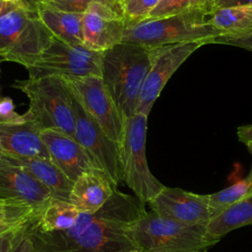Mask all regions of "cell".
I'll use <instances>...</instances> for the list:
<instances>
[{
	"label": "cell",
	"instance_id": "cell-1",
	"mask_svg": "<svg viewBox=\"0 0 252 252\" xmlns=\"http://www.w3.org/2000/svg\"><path fill=\"white\" fill-rule=\"evenodd\" d=\"M145 205L136 196L115 188L109 200L94 214L91 224L77 238L60 244L33 245L36 252H128L135 249L128 230L146 213Z\"/></svg>",
	"mask_w": 252,
	"mask_h": 252
},
{
	"label": "cell",
	"instance_id": "cell-2",
	"mask_svg": "<svg viewBox=\"0 0 252 252\" xmlns=\"http://www.w3.org/2000/svg\"><path fill=\"white\" fill-rule=\"evenodd\" d=\"M151 67V48L120 42L102 52L101 79L124 119L136 113Z\"/></svg>",
	"mask_w": 252,
	"mask_h": 252
},
{
	"label": "cell",
	"instance_id": "cell-3",
	"mask_svg": "<svg viewBox=\"0 0 252 252\" xmlns=\"http://www.w3.org/2000/svg\"><path fill=\"white\" fill-rule=\"evenodd\" d=\"M13 88L24 93L30 107L23 116L40 131L62 132L75 138V112L72 94L61 77L16 81Z\"/></svg>",
	"mask_w": 252,
	"mask_h": 252
},
{
	"label": "cell",
	"instance_id": "cell-4",
	"mask_svg": "<svg viewBox=\"0 0 252 252\" xmlns=\"http://www.w3.org/2000/svg\"><path fill=\"white\" fill-rule=\"evenodd\" d=\"M208 18L199 11L189 9L169 17L147 19L128 25L122 42L149 48L197 41L214 43L222 34L210 24Z\"/></svg>",
	"mask_w": 252,
	"mask_h": 252
},
{
	"label": "cell",
	"instance_id": "cell-5",
	"mask_svg": "<svg viewBox=\"0 0 252 252\" xmlns=\"http://www.w3.org/2000/svg\"><path fill=\"white\" fill-rule=\"evenodd\" d=\"M128 234L141 252H207L217 243L206 237V225H185L153 211H146Z\"/></svg>",
	"mask_w": 252,
	"mask_h": 252
},
{
	"label": "cell",
	"instance_id": "cell-6",
	"mask_svg": "<svg viewBox=\"0 0 252 252\" xmlns=\"http://www.w3.org/2000/svg\"><path fill=\"white\" fill-rule=\"evenodd\" d=\"M52 36L40 21L36 7L22 0L18 7L0 17V60L27 67Z\"/></svg>",
	"mask_w": 252,
	"mask_h": 252
},
{
	"label": "cell",
	"instance_id": "cell-7",
	"mask_svg": "<svg viewBox=\"0 0 252 252\" xmlns=\"http://www.w3.org/2000/svg\"><path fill=\"white\" fill-rule=\"evenodd\" d=\"M148 116L142 113L125 119L119 144L123 182L143 203L148 204L164 185L151 172L146 157Z\"/></svg>",
	"mask_w": 252,
	"mask_h": 252
},
{
	"label": "cell",
	"instance_id": "cell-8",
	"mask_svg": "<svg viewBox=\"0 0 252 252\" xmlns=\"http://www.w3.org/2000/svg\"><path fill=\"white\" fill-rule=\"evenodd\" d=\"M102 52L85 45L69 44L52 36L46 47L26 67L29 78L42 77H101Z\"/></svg>",
	"mask_w": 252,
	"mask_h": 252
},
{
	"label": "cell",
	"instance_id": "cell-9",
	"mask_svg": "<svg viewBox=\"0 0 252 252\" xmlns=\"http://www.w3.org/2000/svg\"><path fill=\"white\" fill-rule=\"evenodd\" d=\"M71 94L76 118V141L84 148L94 165L103 171L115 186L120 185L123 182V174L119 145L113 142L87 113L72 91Z\"/></svg>",
	"mask_w": 252,
	"mask_h": 252
},
{
	"label": "cell",
	"instance_id": "cell-10",
	"mask_svg": "<svg viewBox=\"0 0 252 252\" xmlns=\"http://www.w3.org/2000/svg\"><path fill=\"white\" fill-rule=\"evenodd\" d=\"M87 113L116 144H120L125 119L115 105L101 77L63 78Z\"/></svg>",
	"mask_w": 252,
	"mask_h": 252
},
{
	"label": "cell",
	"instance_id": "cell-11",
	"mask_svg": "<svg viewBox=\"0 0 252 252\" xmlns=\"http://www.w3.org/2000/svg\"><path fill=\"white\" fill-rule=\"evenodd\" d=\"M206 42H185L151 48V67L141 90L136 113L149 116L162 89L176 70Z\"/></svg>",
	"mask_w": 252,
	"mask_h": 252
},
{
	"label": "cell",
	"instance_id": "cell-12",
	"mask_svg": "<svg viewBox=\"0 0 252 252\" xmlns=\"http://www.w3.org/2000/svg\"><path fill=\"white\" fill-rule=\"evenodd\" d=\"M126 20L121 6L105 2H93L84 13L83 45L104 52L122 42Z\"/></svg>",
	"mask_w": 252,
	"mask_h": 252
},
{
	"label": "cell",
	"instance_id": "cell-13",
	"mask_svg": "<svg viewBox=\"0 0 252 252\" xmlns=\"http://www.w3.org/2000/svg\"><path fill=\"white\" fill-rule=\"evenodd\" d=\"M148 205L156 214L185 225H207L212 219L208 194H197L181 188L164 186Z\"/></svg>",
	"mask_w": 252,
	"mask_h": 252
},
{
	"label": "cell",
	"instance_id": "cell-14",
	"mask_svg": "<svg viewBox=\"0 0 252 252\" xmlns=\"http://www.w3.org/2000/svg\"><path fill=\"white\" fill-rule=\"evenodd\" d=\"M0 199L26 203L42 213L53 197L28 171L0 159Z\"/></svg>",
	"mask_w": 252,
	"mask_h": 252
},
{
	"label": "cell",
	"instance_id": "cell-15",
	"mask_svg": "<svg viewBox=\"0 0 252 252\" xmlns=\"http://www.w3.org/2000/svg\"><path fill=\"white\" fill-rule=\"evenodd\" d=\"M40 136L50 160L72 182H75L84 172L97 168L74 137L52 130L41 131Z\"/></svg>",
	"mask_w": 252,
	"mask_h": 252
},
{
	"label": "cell",
	"instance_id": "cell-16",
	"mask_svg": "<svg viewBox=\"0 0 252 252\" xmlns=\"http://www.w3.org/2000/svg\"><path fill=\"white\" fill-rule=\"evenodd\" d=\"M40 130L24 116L20 120L0 121L1 154L12 157L50 159Z\"/></svg>",
	"mask_w": 252,
	"mask_h": 252
},
{
	"label": "cell",
	"instance_id": "cell-17",
	"mask_svg": "<svg viewBox=\"0 0 252 252\" xmlns=\"http://www.w3.org/2000/svg\"><path fill=\"white\" fill-rule=\"evenodd\" d=\"M116 186L100 169L84 172L73 182L69 202L81 213L95 214L112 196Z\"/></svg>",
	"mask_w": 252,
	"mask_h": 252
},
{
	"label": "cell",
	"instance_id": "cell-18",
	"mask_svg": "<svg viewBox=\"0 0 252 252\" xmlns=\"http://www.w3.org/2000/svg\"><path fill=\"white\" fill-rule=\"evenodd\" d=\"M0 159L28 171L51 192L53 199L69 201L73 182L50 159L12 157L3 154H0Z\"/></svg>",
	"mask_w": 252,
	"mask_h": 252
},
{
	"label": "cell",
	"instance_id": "cell-19",
	"mask_svg": "<svg viewBox=\"0 0 252 252\" xmlns=\"http://www.w3.org/2000/svg\"><path fill=\"white\" fill-rule=\"evenodd\" d=\"M37 15L51 34L69 44L83 45L82 13L58 10L43 4L36 7Z\"/></svg>",
	"mask_w": 252,
	"mask_h": 252
},
{
	"label": "cell",
	"instance_id": "cell-20",
	"mask_svg": "<svg viewBox=\"0 0 252 252\" xmlns=\"http://www.w3.org/2000/svg\"><path fill=\"white\" fill-rule=\"evenodd\" d=\"M208 20L221 36L242 38L252 35V4L218 8Z\"/></svg>",
	"mask_w": 252,
	"mask_h": 252
},
{
	"label": "cell",
	"instance_id": "cell-21",
	"mask_svg": "<svg viewBox=\"0 0 252 252\" xmlns=\"http://www.w3.org/2000/svg\"><path fill=\"white\" fill-rule=\"evenodd\" d=\"M252 224V196L236 202L213 218L206 225V237L219 242L226 233Z\"/></svg>",
	"mask_w": 252,
	"mask_h": 252
},
{
	"label": "cell",
	"instance_id": "cell-22",
	"mask_svg": "<svg viewBox=\"0 0 252 252\" xmlns=\"http://www.w3.org/2000/svg\"><path fill=\"white\" fill-rule=\"evenodd\" d=\"M81 212L69 201L52 199L43 209L34 227L41 232L61 231L72 227Z\"/></svg>",
	"mask_w": 252,
	"mask_h": 252
},
{
	"label": "cell",
	"instance_id": "cell-23",
	"mask_svg": "<svg viewBox=\"0 0 252 252\" xmlns=\"http://www.w3.org/2000/svg\"><path fill=\"white\" fill-rule=\"evenodd\" d=\"M249 196H252V166L243 179L216 193L208 194L209 209L212 219L220 215L232 204Z\"/></svg>",
	"mask_w": 252,
	"mask_h": 252
},
{
	"label": "cell",
	"instance_id": "cell-24",
	"mask_svg": "<svg viewBox=\"0 0 252 252\" xmlns=\"http://www.w3.org/2000/svg\"><path fill=\"white\" fill-rule=\"evenodd\" d=\"M41 212L33 207L16 201L0 199V223L18 220H37Z\"/></svg>",
	"mask_w": 252,
	"mask_h": 252
},
{
	"label": "cell",
	"instance_id": "cell-25",
	"mask_svg": "<svg viewBox=\"0 0 252 252\" xmlns=\"http://www.w3.org/2000/svg\"><path fill=\"white\" fill-rule=\"evenodd\" d=\"M159 0H124L121 10L126 20V27L147 19Z\"/></svg>",
	"mask_w": 252,
	"mask_h": 252
},
{
	"label": "cell",
	"instance_id": "cell-26",
	"mask_svg": "<svg viewBox=\"0 0 252 252\" xmlns=\"http://www.w3.org/2000/svg\"><path fill=\"white\" fill-rule=\"evenodd\" d=\"M187 10H189V0H159L147 19L169 17L181 14Z\"/></svg>",
	"mask_w": 252,
	"mask_h": 252
},
{
	"label": "cell",
	"instance_id": "cell-27",
	"mask_svg": "<svg viewBox=\"0 0 252 252\" xmlns=\"http://www.w3.org/2000/svg\"><path fill=\"white\" fill-rule=\"evenodd\" d=\"M93 2H105L119 5L115 0H44L42 4L66 12L84 14Z\"/></svg>",
	"mask_w": 252,
	"mask_h": 252
},
{
	"label": "cell",
	"instance_id": "cell-28",
	"mask_svg": "<svg viewBox=\"0 0 252 252\" xmlns=\"http://www.w3.org/2000/svg\"><path fill=\"white\" fill-rule=\"evenodd\" d=\"M23 115H20L15 110V104L12 98L5 96L0 97V121L10 122L22 119Z\"/></svg>",
	"mask_w": 252,
	"mask_h": 252
},
{
	"label": "cell",
	"instance_id": "cell-29",
	"mask_svg": "<svg viewBox=\"0 0 252 252\" xmlns=\"http://www.w3.org/2000/svg\"><path fill=\"white\" fill-rule=\"evenodd\" d=\"M214 43L232 45V46L241 47L246 50L252 51V35L248 37H242V38H228L224 36H220L214 40Z\"/></svg>",
	"mask_w": 252,
	"mask_h": 252
},
{
	"label": "cell",
	"instance_id": "cell-30",
	"mask_svg": "<svg viewBox=\"0 0 252 252\" xmlns=\"http://www.w3.org/2000/svg\"><path fill=\"white\" fill-rule=\"evenodd\" d=\"M37 220H18V221H11V222H2L0 223V237L4 236L8 233L13 231L23 230L28 228L30 225L33 224Z\"/></svg>",
	"mask_w": 252,
	"mask_h": 252
},
{
	"label": "cell",
	"instance_id": "cell-31",
	"mask_svg": "<svg viewBox=\"0 0 252 252\" xmlns=\"http://www.w3.org/2000/svg\"><path fill=\"white\" fill-rule=\"evenodd\" d=\"M29 227L23 232V234L17 240L13 250L11 252H36L33 242L28 232Z\"/></svg>",
	"mask_w": 252,
	"mask_h": 252
},
{
	"label": "cell",
	"instance_id": "cell-32",
	"mask_svg": "<svg viewBox=\"0 0 252 252\" xmlns=\"http://www.w3.org/2000/svg\"><path fill=\"white\" fill-rule=\"evenodd\" d=\"M26 229L18 230V231H13V232L8 233V234H6L4 236H1L0 237V252H11L13 250L17 240L19 239V237L23 234V232Z\"/></svg>",
	"mask_w": 252,
	"mask_h": 252
},
{
	"label": "cell",
	"instance_id": "cell-33",
	"mask_svg": "<svg viewBox=\"0 0 252 252\" xmlns=\"http://www.w3.org/2000/svg\"><path fill=\"white\" fill-rule=\"evenodd\" d=\"M189 9L211 16L215 11V0H189Z\"/></svg>",
	"mask_w": 252,
	"mask_h": 252
},
{
	"label": "cell",
	"instance_id": "cell-34",
	"mask_svg": "<svg viewBox=\"0 0 252 252\" xmlns=\"http://www.w3.org/2000/svg\"><path fill=\"white\" fill-rule=\"evenodd\" d=\"M238 140L244 144L252 142V124L239 126L236 131Z\"/></svg>",
	"mask_w": 252,
	"mask_h": 252
},
{
	"label": "cell",
	"instance_id": "cell-35",
	"mask_svg": "<svg viewBox=\"0 0 252 252\" xmlns=\"http://www.w3.org/2000/svg\"><path fill=\"white\" fill-rule=\"evenodd\" d=\"M248 4H252V0H215V10L218 8Z\"/></svg>",
	"mask_w": 252,
	"mask_h": 252
},
{
	"label": "cell",
	"instance_id": "cell-36",
	"mask_svg": "<svg viewBox=\"0 0 252 252\" xmlns=\"http://www.w3.org/2000/svg\"><path fill=\"white\" fill-rule=\"evenodd\" d=\"M20 2L16 3V2H10V1H7V0H0V17L5 15L6 13L10 12L11 10L15 9L16 7H18Z\"/></svg>",
	"mask_w": 252,
	"mask_h": 252
},
{
	"label": "cell",
	"instance_id": "cell-37",
	"mask_svg": "<svg viewBox=\"0 0 252 252\" xmlns=\"http://www.w3.org/2000/svg\"><path fill=\"white\" fill-rule=\"evenodd\" d=\"M24 2L28 3L29 5H32L33 7H37L38 5L42 4L44 2V0H23Z\"/></svg>",
	"mask_w": 252,
	"mask_h": 252
},
{
	"label": "cell",
	"instance_id": "cell-38",
	"mask_svg": "<svg viewBox=\"0 0 252 252\" xmlns=\"http://www.w3.org/2000/svg\"><path fill=\"white\" fill-rule=\"evenodd\" d=\"M245 146L247 147V150L249 151V153L252 155V142H248L245 144Z\"/></svg>",
	"mask_w": 252,
	"mask_h": 252
},
{
	"label": "cell",
	"instance_id": "cell-39",
	"mask_svg": "<svg viewBox=\"0 0 252 252\" xmlns=\"http://www.w3.org/2000/svg\"><path fill=\"white\" fill-rule=\"evenodd\" d=\"M115 1H116V2H117V3H118L120 6H121V3H122L124 0H115Z\"/></svg>",
	"mask_w": 252,
	"mask_h": 252
},
{
	"label": "cell",
	"instance_id": "cell-40",
	"mask_svg": "<svg viewBox=\"0 0 252 252\" xmlns=\"http://www.w3.org/2000/svg\"><path fill=\"white\" fill-rule=\"evenodd\" d=\"M7 1H10V2H16V3H17V2H20L21 0H7Z\"/></svg>",
	"mask_w": 252,
	"mask_h": 252
},
{
	"label": "cell",
	"instance_id": "cell-41",
	"mask_svg": "<svg viewBox=\"0 0 252 252\" xmlns=\"http://www.w3.org/2000/svg\"><path fill=\"white\" fill-rule=\"evenodd\" d=\"M128 252H141V251L136 250V249H133V250H130V251H128Z\"/></svg>",
	"mask_w": 252,
	"mask_h": 252
},
{
	"label": "cell",
	"instance_id": "cell-42",
	"mask_svg": "<svg viewBox=\"0 0 252 252\" xmlns=\"http://www.w3.org/2000/svg\"><path fill=\"white\" fill-rule=\"evenodd\" d=\"M0 154H1V143H0Z\"/></svg>",
	"mask_w": 252,
	"mask_h": 252
}]
</instances>
